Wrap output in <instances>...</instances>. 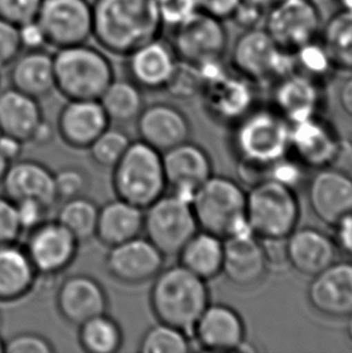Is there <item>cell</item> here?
<instances>
[{"mask_svg": "<svg viewBox=\"0 0 352 353\" xmlns=\"http://www.w3.org/2000/svg\"><path fill=\"white\" fill-rule=\"evenodd\" d=\"M61 203L56 220L81 243L95 239L99 205L86 194Z\"/></svg>", "mask_w": 352, "mask_h": 353, "instance_id": "cell-37", "label": "cell"}, {"mask_svg": "<svg viewBox=\"0 0 352 353\" xmlns=\"http://www.w3.org/2000/svg\"><path fill=\"white\" fill-rule=\"evenodd\" d=\"M43 119L39 99L14 87L0 91V133L29 143V139Z\"/></svg>", "mask_w": 352, "mask_h": 353, "instance_id": "cell-32", "label": "cell"}, {"mask_svg": "<svg viewBox=\"0 0 352 353\" xmlns=\"http://www.w3.org/2000/svg\"><path fill=\"white\" fill-rule=\"evenodd\" d=\"M268 265L264 243L251 230L224 239L222 275L234 286H256L266 276Z\"/></svg>", "mask_w": 352, "mask_h": 353, "instance_id": "cell-19", "label": "cell"}, {"mask_svg": "<svg viewBox=\"0 0 352 353\" xmlns=\"http://www.w3.org/2000/svg\"><path fill=\"white\" fill-rule=\"evenodd\" d=\"M37 21L48 46L62 48L87 43L92 37V3L88 0H41Z\"/></svg>", "mask_w": 352, "mask_h": 353, "instance_id": "cell-14", "label": "cell"}, {"mask_svg": "<svg viewBox=\"0 0 352 353\" xmlns=\"http://www.w3.org/2000/svg\"><path fill=\"white\" fill-rule=\"evenodd\" d=\"M242 0H197V8L215 19H231Z\"/></svg>", "mask_w": 352, "mask_h": 353, "instance_id": "cell-50", "label": "cell"}, {"mask_svg": "<svg viewBox=\"0 0 352 353\" xmlns=\"http://www.w3.org/2000/svg\"><path fill=\"white\" fill-rule=\"evenodd\" d=\"M233 125L232 145L238 159L273 165L290 154L291 124L273 106H255Z\"/></svg>", "mask_w": 352, "mask_h": 353, "instance_id": "cell-7", "label": "cell"}, {"mask_svg": "<svg viewBox=\"0 0 352 353\" xmlns=\"http://www.w3.org/2000/svg\"><path fill=\"white\" fill-rule=\"evenodd\" d=\"M56 91L66 99H97L115 77L109 57L87 43L57 48L53 54Z\"/></svg>", "mask_w": 352, "mask_h": 353, "instance_id": "cell-3", "label": "cell"}, {"mask_svg": "<svg viewBox=\"0 0 352 353\" xmlns=\"http://www.w3.org/2000/svg\"><path fill=\"white\" fill-rule=\"evenodd\" d=\"M80 243L57 220H46L29 230L23 246L39 276L51 277L72 267Z\"/></svg>", "mask_w": 352, "mask_h": 353, "instance_id": "cell-13", "label": "cell"}, {"mask_svg": "<svg viewBox=\"0 0 352 353\" xmlns=\"http://www.w3.org/2000/svg\"><path fill=\"white\" fill-rule=\"evenodd\" d=\"M23 141L12 135L0 133V154L9 163L17 161L23 152Z\"/></svg>", "mask_w": 352, "mask_h": 353, "instance_id": "cell-54", "label": "cell"}, {"mask_svg": "<svg viewBox=\"0 0 352 353\" xmlns=\"http://www.w3.org/2000/svg\"><path fill=\"white\" fill-rule=\"evenodd\" d=\"M192 334L203 351L234 352L240 351L245 344L246 325L232 306L210 303L197 321Z\"/></svg>", "mask_w": 352, "mask_h": 353, "instance_id": "cell-22", "label": "cell"}, {"mask_svg": "<svg viewBox=\"0 0 352 353\" xmlns=\"http://www.w3.org/2000/svg\"><path fill=\"white\" fill-rule=\"evenodd\" d=\"M346 334L348 338L352 343V315L348 317V325H346Z\"/></svg>", "mask_w": 352, "mask_h": 353, "instance_id": "cell-60", "label": "cell"}, {"mask_svg": "<svg viewBox=\"0 0 352 353\" xmlns=\"http://www.w3.org/2000/svg\"><path fill=\"white\" fill-rule=\"evenodd\" d=\"M77 328L79 345L85 352L116 353L124 346V330L109 312L95 316Z\"/></svg>", "mask_w": 352, "mask_h": 353, "instance_id": "cell-36", "label": "cell"}, {"mask_svg": "<svg viewBox=\"0 0 352 353\" xmlns=\"http://www.w3.org/2000/svg\"><path fill=\"white\" fill-rule=\"evenodd\" d=\"M169 29L170 37L167 40L180 62L203 67L222 61L227 52L228 33L224 21L199 10Z\"/></svg>", "mask_w": 352, "mask_h": 353, "instance_id": "cell-10", "label": "cell"}, {"mask_svg": "<svg viewBox=\"0 0 352 353\" xmlns=\"http://www.w3.org/2000/svg\"><path fill=\"white\" fill-rule=\"evenodd\" d=\"M199 230L190 201L164 193L144 210L143 234L166 256L176 257Z\"/></svg>", "mask_w": 352, "mask_h": 353, "instance_id": "cell-9", "label": "cell"}, {"mask_svg": "<svg viewBox=\"0 0 352 353\" xmlns=\"http://www.w3.org/2000/svg\"><path fill=\"white\" fill-rule=\"evenodd\" d=\"M308 201L321 222L334 227L352 214V175L332 167L317 169L310 177Z\"/></svg>", "mask_w": 352, "mask_h": 353, "instance_id": "cell-18", "label": "cell"}, {"mask_svg": "<svg viewBox=\"0 0 352 353\" xmlns=\"http://www.w3.org/2000/svg\"><path fill=\"white\" fill-rule=\"evenodd\" d=\"M306 298L320 315L348 319L352 315V263L335 261L313 276Z\"/></svg>", "mask_w": 352, "mask_h": 353, "instance_id": "cell-24", "label": "cell"}, {"mask_svg": "<svg viewBox=\"0 0 352 353\" xmlns=\"http://www.w3.org/2000/svg\"><path fill=\"white\" fill-rule=\"evenodd\" d=\"M9 68L10 85L16 90L39 101L56 91L53 54L45 48L22 51Z\"/></svg>", "mask_w": 352, "mask_h": 353, "instance_id": "cell-29", "label": "cell"}, {"mask_svg": "<svg viewBox=\"0 0 352 353\" xmlns=\"http://www.w3.org/2000/svg\"><path fill=\"white\" fill-rule=\"evenodd\" d=\"M282 50H295L319 38L321 12L314 0H281L266 11L264 27Z\"/></svg>", "mask_w": 352, "mask_h": 353, "instance_id": "cell-12", "label": "cell"}, {"mask_svg": "<svg viewBox=\"0 0 352 353\" xmlns=\"http://www.w3.org/2000/svg\"><path fill=\"white\" fill-rule=\"evenodd\" d=\"M340 137L333 124L322 115L291 124L290 154L306 169L329 167Z\"/></svg>", "mask_w": 352, "mask_h": 353, "instance_id": "cell-20", "label": "cell"}, {"mask_svg": "<svg viewBox=\"0 0 352 353\" xmlns=\"http://www.w3.org/2000/svg\"><path fill=\"white\" fill-rule=\"evenodd\" d=\"M124 58L127 79L144 92H164L179 64L172 45L163 37L148 41Z\"/></svg>", "mask_w": 352, "mask_h": 353, "instance_id": "cell-21", "label": "cell"}, {"mask_svg": "<svg viewBox=\"0 0 352 353\" xmlns=\"http://www.w3.org/2000/svg\"><path fill=\"white\" fill-rule=\"evenodd\" d=\"M3 194L14 201L35 199L52 210L58 199L55 172L35 159H17L10 163L1 181Z\"/></svg>", "mask_w": 352, "mask_h": 353, "instance_id": "cell-27", "label": "cell"}, {"mask_svg": "<svg viewBox=\"0 0 352 353\" xmlns=\"http://www.w3.org/2000/svg\"><path fill=\"white\" fill-rule=\"evenodd\" d=\"M148 304L156 320L192 334L197 321L210 304L208 281L180 263L164 267L153 280Z\"/></svg>", "mask_w": 352, "mask_h": 353, "instance_id": "cell-2", "label": "cell"}, {"mask_svg": "<svg viewBox=\"0 0 352 353\" xmlns=\"http://www.w3.org/2000/svg\"><path fill=\"white\" fill-rule=\"evenodd\" d=\"M266 14V11H263V10L257 9L255 6L240 1L238 8L234 11L233 16L231 17V21H233L234 23L237 24L238 27H242L244 30L256 28V27H260L258 24L261 23V21L264 22Z\"/></svg>", "mask_w": 352, "mask_h": 353, "instance_id": "cell-51", "label": "cell"}, {"mask_svg": "<svg viewBox=\"0 0 352 353\" xmlns=\"http://www.w3.org/2000/svg\"><path fill=\"white\" fill-rule=\"evenodd\" d=\"M19 40L23 51L30 50H43L48 46L43 28L37 19L19 27Z\"/></svg>", "mask_w": 352, "mask_h": 353, "instance_id": "cell-49", "label": "cell"}, {"mask_svg": "<svg viewBox=\"0 0 352 353\" xmlns=\"http://www.w3.org/2000/svg\"><path fill=\"white\" fill-rule=\"evenodd\" d=\"M22 234L14 201L0 194V245L16 243Z\"/></svg>", "mask_w": 352, "mask_h": 353, "instance_id": "cell-48", "label": "cell"}, {"mask_svg": "<svg viewBox=\"0 0 352 353\" xmlns=\"http://www.w3.org/2000/svg\"><path fill=\"white\" fill-rule=\"evenodd\" d=\"M109 125L99 101L69 99L58 114L56 130L68 146L87 150Z\"/></svg>", "mask_w": 352, "mask_h": 353, "instance_id": "cell-26", "label": "cell"}, {"mask_svg": "<svg viewBox=\"0 0 352 353\" xmlns=\"http://www.w3.org/2000/svg\"><path fill=\"white\" fill-rule=\"evenodd\" d=\"M324 85L300 72H291L273 85V108L290 124L321 115Z\"/></svg>", "mask_w": 352, "mask_h": 353, "instance_id": "cell-25", "label": "cell"}, {"mask_svg": "<svg viewBox=\"0 0 352 353\" xmlns=\"http://www.w3.org/2000/svg\"><path fill=\"white\" fill-rule=\"evenodd\" d=\"M0 353H5V340L0 336Z\"/></svg>", "mask_w": 352, "mask_h": 353, "instance_id": "cell-61", "label": "cell"}, {"mask_svg": "<svg viewBox=\"0 0 352 353\" xmlns=\"http://www.w3.org/2000/svg\"><path fill=\"white\" fill-rule=\"evenodd\" d=\"M10 163L5 159L1 154H0V183L3 181V179H4L5 172L8 170V168H9Z\"/></svg>", "mask_w": 352, "mask_h": 353, "instance_id": "cell-58", "label": "cell"}, {"mask_svg": "<svg viewBox=\"0 0 352 353\" xmlns=\"http://www.w3.org/2000/svg\"><path fill=\"white\" fill-rule=\"evenodd\" d=\"M99 101L110 124L119 127L135 123L146 105L145 94L140 87L129 79L116 77L101 94Z\"/></svg>", "mask_w": 352, "mask_h": 353, "instance_id": "cell-34", "label": "cell"}, {"mask_svg": "<svg viewBox=\"0 0 352 353\" xmlns=\"http://www.w3.org/2000/svg\"><path fill=\"white\" fill-rule=\"evenodd\" d=\"M56 128L48 121L43 119L40 123L34 129L32 137L29 139V143H34L37 146H46L51 143L56 135Z\"/></svg>", "mask_w": 352, "mask_h": 353, "instance_id": "cell-55", "label": "cell"}, {"mask_svg": "<svg viewBox=\"0 0 352 353\" xmlns=\"http://www.w3.org/2000/svg\"><path fill=\"white\" fill-rule=\"evenodd\" d=\"M204 87V77L199 67L180 62L176 67L172 80L168 83L164 92L175 99L187 101L202 94Z\"/></svg>", "mask_w": 352, "mask_h": 353, "instance_id": "cell-41", "label": "cell"}, {"mask_svg": "<svg viewBox=\"0 0 352 353\" xmlns=\"http://www.w3.org/2000/svg\"><path fill=\"white\" fill-rule=\"evenodd\" d=\"M329 167L352 175V141L340 139L337 152Z\"/></svg>", "mask_w": 352, "mask_h": 353, "instance_id": "cell-53", "label": "cell"}, {"mask_svg": "<svg viewBox=\"0 0 352 353\" xmlns=\"http://www.w3.org/2000/svg\"><path fill=\"white\" fill-rule=\"evenodd\" d=\"M41 0H0V19L14 26L37 19Z\"/></svg>", "mask_w": 352, "mask_h": 353, "instance_id": "cell-44", "label": "cell"}, {"mask_svg": "<svg viewBox=\"0 0 352 353\" xmlns=\"http://www.w3.org/2000/svg\"><path fill=\"white\" fill-rule=\"evenodd\" d=\"M245 4L251 5L257 9L263 10V11H268L271 10L273 6H275L277 3H280L281 0H242Z\"/></svg>", "mask_w": 352, "mask_h": 353, "instance_id": "cell-57", "label": "cell"}, {"mask_svg": "<svg viewBox=\"0 0 352 353\" xmlns=\"http://www.w3.org/2000/svg\"><path fill=\"white\" fill-rule=\"evenodd\" d=\"M339 9L352 10V0H335Z\"/></svg>", "mask_w": 352, "mask_h": 353, "instance_id": "cell-59", "label": "cell"}, {"mask_svg": "<svg viewBox=\"0 0 352 353\" xmlns=\"http://www.w3.org/2000/svg\"><path fill=\"white\" fill-rule=\"evenodd\" d=\"M168 188L173 194L190 201L195 192L214 175L209 152L192 140L162 153Z\"/></svg>", "mask_w": 352, "mask_h": 353, "instance_id": "cell-16", "label": "cell"}, {"mask_svg": "<svg viewBox=\"0 0 352 353\" xmlns=\"http://www.w3.org/2000/svg\"><path fill=\"white\" fill-rule=\"evenodd\" d=\"M246 203L243 185L221 175L209 177L190 199L198 228L221 239L248 230Z\"/></svg>", "mask_w": 352, "mask_h": 353, "instance_id": "cell-4", "label": "cell"}, {"mask_svg": "<svg viewBox=\"0 0 352 353\" xmlns=\"http://www.w3.org/2000/svg\"><path fill=\"white\" fill-rule=\"evenodd\" d=\"M177 263L205 281L214 280L222 274L224 239L198 230L181 248Z\"/></svg>", "mask_w": 352, "mask_h": 353, "instance_id": "cell-33", "label": "cell"}, {"mask_svg": "<svg viewBox=\"0 0 352 353\" xmlns=\"http://www.w3.org/2000/svg\"><path fill=\"white\" fill-rule=\"evenodd\" d=\"M286 262L304 276L313 277L337 261L333 236L315 227L295 228L286 239Z\"/></svg>", "mask_w": 352, "mask_h": 353, "instance_id": "cell-28", "label": "cell"}, {"mask_svg": "<svg viewBox=\"0 0 352 353\" xmlns=\"http://www.w3.org/2000/svg\"><path fill=\"white\" fill-rule=\"evenodd\" d=\"M22 51L19 27L0 19V69L9 68Z\"/></svg>", "mask_w": 352, "mask_h": 353, "instance_id": "cell-46", "label": "cell"}, {"mask_svg": "<svg viewBox=\"0 0 352 353\" xmlns=\"http://www.w3.org/2000/svg\"><path fill=\"white\" fill-rule=\"evenodd\" d=\"M300 199L293 187L269 179L250 188L248 227L262 241L286 240L300 225Z\"/></svg>", "mask_w": 352, "mask_h": 353, "instance_id": "cell-6", "label": "cell"}, {"mask_svg": "<svg viewBox=\"0 0 352 353\" xmlns=\"http://www.w3.org/2000/svg\"><path fill=\"white\" fill-rule=\"evenodd\" d=\"M56 309L63 320L72 325L110 310V298L104 285L88 274H72L58 286Z\"/></svg>", "mask_w": 352, "mask_h": 353, "instance_id": "cell-17", "label": "cell"}, {"mask_svg": "<svg viewBox=\"0 0 352 353\" xmlns=\"http://www.w3.org/2000/svg\"><path fill=\"white\" fill-rule=\"evenodd\" d=\"M156 0H95L92 37L106 52L126 57L134 50L162 37Z\"/></svg>", "mask_w": 352, "mask_h": 353, "instance_id": "cell-1", "label": "cell"}, {"mask_svg": "<svg viewBox=\"0 0 352 353\" xmlns=\"http://www.w3.org/2000/svg\"><path fill=\"white\" fill-rule=\"evenodd\" d=\"M293 53L295 72L310 77L315 81L326 83L335 70L324 45L319 38L295 50Z\"/></svg>", "mask_w": 352, "mask_h": 353, "instance_id": "cell-39", "label": "cell"}, {"mask_svg": "<svg viewBox=\"0 0 352 353\" xmlns=\"http://www.w3.org/2000/svg\"><path fill=\"white\" fill-rule=\"evenodd\" d=\"M144 232V209L121 198L99 206L95 238L105 248L137 238Z\"/></svg>", "mask_w": 352, "mask_h": 353, "instance_id": "cell-31", "label": "cell"}, {"mask_svg": "<svg viewBox=\"0 0 352 353\" xmlns=\"http://www.w3.org/2000/svg\"><path fill=\"white\" fill-rule=\"evenodd\" d=\"M16 214L19 219L22 232H27L37 228L38 225L48 220L51 209L35 199H22L14 201Z\"/></svg>", "mask_w": 352, "mask_h": 353, "instance_id": "cell-45", "label": "cell"}, {"mask_svg": "<svg viewBox=\"0 0 352 353\" xmlns=\"http://www.w3.org/2000/svg\"><path fill=\"white\" fill-rule=\"evenodd\" d=\"M132 139L119 125H111L105 129L90 148V157L98 167L113 169L127 151Z\"/></svg>", "mask_w": 352, "mask_h": 353, "instance_id": "cell-40", "label": "cell"}, {"mask_svg": "<svg viewBox=\"0 0 352 353\" xmlns=\"http://www.w3.org/2000/svg\"><path fill=\"white\" fill-rule=\"evenodd\" d=\"M166 28H173L198 11L197 0H156Z\"/></svg>", "mask_w": 352, "mask_h": 353, "instance_id": "cell-47", "label": "cell"}, {"mask_svg": "<svg viewBox=\"0 0 352 353\" xmlns=\"http://www.w3.org/2000/svg\"><path fill=\"white\" fill-rule=\"evenodd\" d=\"M135 125L139 139L161 153L188 141L192 137L188 116L180 108L166 101L145 105Z\"/></svg>", "mask_w": 352, "mask_h": 353, "instance_id": "cell-23", "label": "cell"}, {"mask_svg": "<svg viewBox=\"0 0 352 353\" xmlns=\"http://www.w3.org/2000/svg\"><path fill=\"white\" fill-rule=\"evenodd\" d=\"M231 64L234 72L256 86L275 83L281 77L295 72L293 53L287 52L271 39L264 28L245 29L235 39Z\"/></svg>", "mask_w": 352, "mask_h": 353, "instance_id": "cell-8", "label": "cell"}, {"mask_svg": "<svg viewBox=\"0 0 352 353\" xmlns=\"http://www.w3.org/2000/svg\"><path fill=\"white\" fill-rule=\"evenodd\" d=\"M1 325H3V315H1V311H0V328H1Z\"/></svg>", "mask_w": 352, "mask_h": 353, "instance_id": "cell-62", "label": "cell"}, {"mask_svg": "<svg viewBox=\"0 0 352 353\" xmlns=\"http://www.w3.org/2000/svg\"><path fill=\"white\" fill-rule=\"evenodd\" d=\"M204 77L202 94L215 119L224 123H237L255 108V83L228 70L222 61L199 67Z\"/></svg>", "mask_w": 352, "mask_h": 353, "instance_id": "cell-11", "label": "cell"}, {"mask_svg": "<svg viewBox=\"0 0 352 353\" xmlns=\"http://www.w3.org/2000/svg\"><path fill=\"white\" fill-rule=\"evenodd\" d=\"M320 40L335 70L352 72V10L334 12L321 28Z\"/></svg>", "mask_w": 352, "mask_h": 353, "instance_id": "cell-35", "label": "cell"}, {"mask_svg": "<svg viewBox=\"0 0 352 353\" xmlns=\"http://www.w3.org/2000/svg\"><path fill=\"white\" fill-rule=\"evenodd\" d=\"M192 350L190 335L186 332L157 321L148 328L139 343L141 353H187Z\"/></svg>", "mask_w": 352, "mask_h": 353, "instance_id": "cell-38", "label": "cell"}, {"mask_svg": "<svg viewBox=\"0 0 352 353\" xmlns=\"http://www.w3.org/2000/svg\"><path fill=\"white\" fill-rule=\"evenodd\" d=\"M111 174L115 196L146 209L167 192L162 153L143 140H132Z\"/></svg>", "mask_w": 352, "mask_h": 353, "instance_id": "cell-5", "label": "cell"}, {"mask_svg": "<svg viewBox=\"0 0 352 353\" xmlns=\"http://www.w3.org/2000/svg\"><path fill=\"white\" fill-rule=\"evenodd\" d=\"M51 340L35 332H21L5 340V353H53Z\"/></svg>", "mask_w": 352, "mask_h": 353, "instance_id": "cell-43", "label": "cell"}, {"mask_svg": "<svg viewBox=\"0 0 352 353\" xmlns=\"http://www.w3.org/2000/svg\"><path fill=\"white\" fill-rule=\"evenodd\" d=\"M333 239L338 251L352 257V214L334 225Z\"/></svg>", "mask_w": 352, "mask_h": 353, "instance_id": "cell-52", "label": "cell"}, {"mask_svg": "<svg viewBox=\"0 0 352 353\" xmlns=\"http://www.w3.org/2000/svg\"><path fill=\"white\" fill-rule=\"evenodd\" d=\"M166 256L141 234L109 248L104 267L109 276L127 286L153 281L166 267Z\"/></svg>", "mask_w": 352, "mask_h": 353, "instance_id": "cell-15", "label": "cell"}, {"mask_svg": "<svg viewBox=\"0 0 352 353\" xmlns=\"http://www.w3.org/2000/svg\"><path fill=\"white\" fill-rule=\"evenodd\" d=\"M338 101L344 112L352 119V75L339 87Z\"/></svg>", "mask_w": 352, "mask_h": 353, "instance_id": "cell-56", "label": "cell"}, {"mask_svg": "<svg viewBox=\"0 0 352 353\" xmlns=\"http://www.w3.org/2000/svg\"><path fill=\"white\" fill-rule=\"evenodd\" d=\"M90 185V175L84 168L66 165L55 172V187L58 203L85 196Z\"/></svg>", "mask_w": 352, "mask_h": 353, "instance_id": "cell-42", "label": "cell"}, {"mask_svg": "<svg viewBox=\"0 0 352 353\" xmlns=\"http://www.w3.org/2000/svg\"><path fill=\"white\" fill-rule=\"evenodd\" d=\"M23 245H0V303L21 301L33 292L39 280Z\"/></svg>", "mask_w": 352, "mask_h": 353, "instance_id": "cell-30", "label": "cell"}]
</instances>
